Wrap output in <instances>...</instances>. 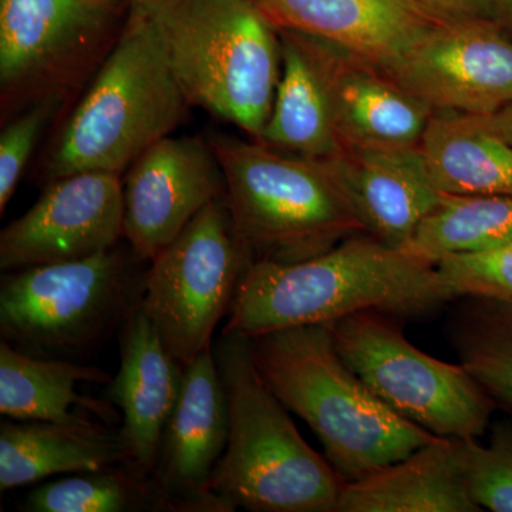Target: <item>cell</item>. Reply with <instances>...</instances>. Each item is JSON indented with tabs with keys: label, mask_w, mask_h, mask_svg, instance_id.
<instances>
[{
	"label": "cell",
	"mask_w": 512,
	"mask_h": 512,
	"mask_svg": "<svg viewBox=\"0 0 512 512\" xmlns=\"http://www.w3.org/2000/svg\"><path fill=\"white\" fill-rule=\"evenodd\" d=\"M448 301L436 265L357 234L305 261L252 262L222 335L256 338L369 311L427 315Z\"/></svg>",
	"instance_id": "1"
},
{
	"label": "cell",
	"mask_w": 512,
	"mask_h": 512,
	"mask_svg": "<svg viewBox=\"0 0 512 512\" xmlns=\"http://www.w3.org/2000/svg\"><path fill=\"white\" fill-rule=\"evenodd\" d=\"M249 340L262 379L311 427L343 483L372 476L437 437L394 413L360 380L340 357L328 325Z\"/></svg>",
	"instance_id": "2"
},
{
	"label": "cell",
	"mask_w": 512,
	"mask_h": 512,
	"mask_svg": "<svg viewBox=\"0 0 512 512\" xmlns=\"http://www.w3.org/2000/svg\"><path fill=\"white\" fill-rule=\"evenodd\" d=\"M190 107L153 26L128 0L113 49L47 157V183L82 171L126 173L144 151L173 136Z\"/></svg>",
	"instance_id": "3"
},
{
	"label": "cell",
	"mask_w": 512,
	"mask_h": 512,
	"mask_svg": "<svg viewBox=\"0 0 512 512\" xmlns=\"http://www.w3.org/2000/svg\"><path fill=\"white\" fill-rule=\"evenodd\" d=\"M229 410L227 448L212 490L255 512H338L342 478L305 440L252 359L251 340L221 335L215 346Z\"/></svg>",
	"instance_id": "4"
},
{
	"label": "cell",
	"mask_w": 512,
	"mask_h": 512,
	"mask_svg": "<svg viewBox=\"0 0 512 512\" xmlns=\"http://www.w3.org/2000/svg\"><path fill=\"white\" fill-rule=\"evenodd\" d=\"M191 106L258 141L281 76V37L252 0H130Z\"/></svg>",
	"instance_id": "5"
},
{
	"label": "cell",
	"mask_w": 512,
	"mask_h": 512,
	"mask_svg": "<svg viewBox=\"0 0 512 512\" xmlns=\"http://www.w3.org/2000/svg\"><path fill=\"white\" fill-rule=\"evenodd\" d=\"M208 140L224 173L235 231L254 262L305 261L366 234L328 160L292 156L252 138Z\"/></svg>",
	"instance_id": "6"
},
{
	"label": "cell",
	"mask_w": 512,
	"mask_h": 512,
	"mask_svg": "<svg viewBox=\"0 0 512 512\" xmlns=\"http://www.w3.org/2000/svg\"><path fill=\"white\" fill-rule=\"evenodd\" d=\"M116 247L77 261L6 272L2 340L33 356L80 359L120 330L143 299L147 269Z\"/></svg>",
	"instance_id": "7"
},
{
	"label": "cell",
	"mask_w": 512,
	"mask_h": 512,
	"mask_svg": "<svg viewBox=\"0 0 512 512\" xmlns=\"http://www.w3.org/2000/svg\"><path fill=\"white\" fill-rule=\"evenodd\" d=\"M114 0H0L2 120L66 100L93 76L123 28Z\"/></svg>",
	"instance_id": "8"
},
{
	"label": "cell",
	"mask_w": 512,
	"mask_h": 512,
	"mask_svg": "<svg viewBox=\"0 0 512 512\" xmlns=\"http://www.w3.org/2000/svg\"><path fill=\"white\" fill-rule=\"evenodd\" d=\"M343 362L389 409L434 436L477 439L494 400L461 365L421 352L383 312L328 323Z\"/></svg>",
	"instance_id": "9"
},
{
	"label": "cell",
	"mask_w": 512,
	"mask_h": 512,
	"mask_svg": "<svg viewBox=\"0 0 512 512\" xmlns=\"http://www.w3.org/2000/svg\"><path fill=\"white\" fill-rule=\"evenodd\" d=\"M254 259L235 231L225 194L150 262L141 308L184 367L212 348Z\"/></svg>",
	"instance_id": "10"
},
{
	"label": "cell",
	"mask_w": 512,
	"mask_h": 512,
	"mask_svg": "<svg viewBox=\"0 0 512 512\" xmlns=\"http://www.w3.org/2000/svg\"><path fill=\"white\" fill-rule=\"evenodd\" d=\"M387 76L434 113L490 116L512 104V42L503 25H434Z\"/></svg>",
	"instance_id": "11"
},
{
	"label": "cell",
	"mask_w": 512,
	"mask_h": 512,
	"mask_svg": "<svg viewBox=\"0 0 512 512\" xmlns=\"http://www.w3.org/2000/svg\"><path fill=\"white\" fill-rule=\"evenodd\" d=\"M123 238V178L82 171L47 183L39 200L0 234V269L89 258Z\"/></svg>",
	"instance_id": "12"
},
{
	"label": "cell",
	"mask_w": 512,
	"mask_h": 512,
	"mask_svg": "<svg viewBox=\"0 0 512 512\" xmlns=\"http://www.w3.org/2000/svg\"><path fill=\"white\" fill-rule=\"evenodd\" d=\"M224 194V173L210 140L165 137L124 175L123 238L137 259L151 262Z\"/></svg>",
	"instance_id": "13"
},
{
	"label": "cell",
	"mask_w": 512,
	"mask_h": 512,
	"mask_svg": "<svg viewBox=\"0 0 512 512\" xmlns=\"http://www.w3.org/2000/svg\"><path fill=\"white\" fill-rule=\"evenodd\" d=\"M228 436L227 393L210 348L184 367L181 394L161 441L154 480L168 511H232L211 485Z\"/></svg>",
	"instance_id": "14"
},
{
	"label": "cell",
	"mask_w": 512,
	"mask_h": 512,
	"mask_svg": "<svg viewBox=\"0 0 512 512\" xmlns=\"http://www.w3.org/2000/svg\"><path fill=\"white\" fill-rule=\"evenodd\" d=\"M184 382V366L171 356L141 305L120 329V367L107 396L120 407L128 466L154 477L161 441Z\"/></svg>",
	"instance_id": "15"
},
{
	"label": "cell",
	"mask_w": 512,
	"mask_h": 512,
	"mask_svg": "<svg viewBox=\"0 0 512 512\" xmlns=\"http://www.w3.org/2000/svg\"><path fill=\"white\" fill-rule=\"evenodd\" d=\"M308 37L328 83L343 150L419 146L434 113L426 103L375 64L325 40Z\"/></svg>",
	"instance_id": "16"
},
{
	"label": "cell",
	"mask_w": 512,
	"mask_h": 512,
	"mask_svg": "<svg viewBox=\"0 0 512 512\" xmlns=\"http://www.w3.org/2000/svg\"><path fill=\"white\" fill-rule=\"evenodd\" d=\"M328 161L366 234L387 247L403 251L443 198L419 146L346 148Z\"/></svg>",
	"instance_id": "17"
},
{
	"label": "cell",
	"mask_w": 512,
	"mask_h": 512,
	"mask_svg": "<svg viewBox=\"0 0 512 512\" xmlns=\"http://www.w3.org/2000/svg\"><path fill=\"white\" fill-rule=\"evenodd\" d=\"M278 30L325 40L386 72L434 26L409 0H252Z\"/></svg>",
	"instance_id": "18"
},
{
	"label": "cell",
	"mask_w": 512,
	"mask_h": 512,
	"mask_svg": "<svg viewBox=\"0 0 512 512\" xmlns=\"http://www.w3.org/2000/svg\"><path fill=\"white\" fill-rule=\"evenodd\" d=\"M481 511L467 476V439L434 437L410 456L345 484L338 512Z\"/></svg>",
	"instance_id": "19"
},
{
	"label": "cell",
	"mask_w": 512,
	"mask_h": 512,
	"mask_svg": "<svg viewBox=\"0 0 512 512\" xmlns=\"http://www.w3.org/2000/svg\"><path fill=\"white\" fill-rule=\"evenodd\" d=\"M127 463L120 430L82 417L76 421H3L0 490Z\"/></svg>",
	"instance_id": "20"
},
{
	"label": "cell",
	"mask_w": 512,
	"mask_h": 512,
	"mask_svg": "<svg viewBox=\"0 0 512 512\" xmlns=\"http://www.w3.org/2000/svg\"><path fill=\"white\" fill-rule=\"evenodd\" d=\"M281 76L259 143L308 160H332L343 151L325 74L308 36L278 30Z\"/></svg>",
	"instance_id": "21"
},
{
	"label": "cell",
	"mask_w": 512,
	"mask_h": 512,
	"mask_svg": "<svg viewBox=\"0 0 512 512\" xmlns=\"http://www.w3.org/2000/svg\"><path fill=\"white\" fill-rule=\"evenodd\" d=\"M419 147L443 194L512 195V146L477 116L433 113Z\"/></svg>",
	"instance_id": "22"
},
{
	"label": "cell",
	"mask_w": 512,
	"mask_h": 512,
	"mask_svg": "<svg viewBox=\"0 0 512 512\" xmlns=\"http://www.w3.org/2000/svg\"><path fill=\"white\" fill-rule=\"evenodd\" d=\"M109 373L76 360L39 357L10 343H0V413L16 421H76L83 416L70 412L77 406L96 416L111 419L110 406L80 396L79 383L109 384Z\"/></svg>",
	"instance_id": "23"
},
{
	"label": "cell",
	"mask_w": 512,
	"mask_h": 512,
	"mask_svg": "<svg viewBox=\"0 0 512 512\" xmlns=\"http://www.w3.org/2000/svg\"><path fill=\"white\" fill-rule=\"evenodd\" d=\"M512 242V195H447L403 251L436 265L444 256Z\"/></svg>",
	"instance_id": "24"
},
{
	"label": "cell",
	"mask_w": 512,
	"mask_h": 512,
	"mask_svg": "<svg viewBox=\"0 0 512 512\" xmlns=\"http://www.w3.org/2000/svg\"><path fill=\"white\" fill-rule=\"evenodd\" d=\"M28 512L168 511L154 477L127 463L63 478L30 491Z\"/></svg>",
	"instance_id": "25"
},
{
	"label": "cell",
	"mask_w": 512,
	"mask_h": 512,
	"mask_svg": "<svg viewBox=\"0 0 512 512\" xmlns=\"http://www.w3.org/2000/svg\"><path fill=\"white\" fill-rule=\"evenodd\" d=\"M477 302L453 328L454 349L488 396L512 409V301Z\"/></svg>",
	"instance_id": "26"
},
{
	"label": "cell",
	"mask_w": 512,
	"mask_h": 512,
	"mask_svg": "<svg viewBox=\"0 0 512 512\" xmlns=\"http://www.w3.org/2000/svg\"><path fill=\"white\" fill-rule=\"evenodd\" d=\"M437 274L451 301L457 298L512 301V242L441 258Z\"/></svg>",
	"instance_id": "27"
},
{
	"label": "cell",
	"mask_w": 512,
	"mask_h": 512,
	"mask_svg": "<svg viewBox=\"0 0 512 512\" xmlns=\"http://www.w3.org/2000/svg\"><path fill=\"white\" fill-rule=\"evenodd\" d=\"M467 476L481 510L512 512V426L495 427L487 446L467 439Z\"/></svg>",
	"instance_id": "28"
},
{
	"label": "cell",
	"mask_w": 512,
	"mask_h": 512,
	"mask_svg": "<svg viewBox=\"0 0 512 512\" xmlns=\"http://www.w3.org/2000/svg\"><path fill=\"white\" fill-rule=\"evenodd\" d=\"M62 106V101H39L20 111L3 127L0 136V214H5L40 134Z\"/></svg>",
	"instance_id": "29"
},
{
	"label": "cell",
	"mask_w": 512,
	"mask_h": 512,
	"mask_svg": "<svg viewBox=\"0 0 512 512\" xmlns=\"http://www.w3.org/2000/svg\"><path fill=\"white\" fill-rule=\"evenodd\" d=\"M433 25H454L470 20L501 23L498 0H409Z\"/></svg>",
	"instance_id": "30"
},
{
	"label": "cell",
	"mask_w": 512,
	"mask_h": 512,
	"mask_svg": "<svg viewBox=\"0 0 512 512\" xmlns=\"http://www.w3.org/2000/svg\"><path fill=\"white\" fill-rule=\"evenodd\" d=\"M477 117L487 130L497 134L512 146V104L498 110L497 113L490 114V116Z\"/></svg>",
	"instance_id": "31"
},
{
	"label": "cell",
	"mask_w": 512,
	"mask_h": 512,
	"mask_svg": "<svg viewBox=\"0 0 512 512\" xmlns=\"http://www.w3.org/2000/svg\"><path fill=\"white\" fill-rule=\"evenodd\" d=\"M500 2L501 25L512 26V0H498Z\"/></svg>",
	"instance_id": "32"
},
{
	"label": "cell",
	"mask_w": 512,
	"mask_h": 512,
	"mask_svg": "<svg viewBox=\"0 0 512 512\" xmlns=\"http://www.w3.org/2000/svg\"><path fill=\"white\" fill-rule=\"evenodd\" d=\"M114 2L128 3V0H114Z\"/></svg>",
	"instance_id": "33"
}]
</instances>
